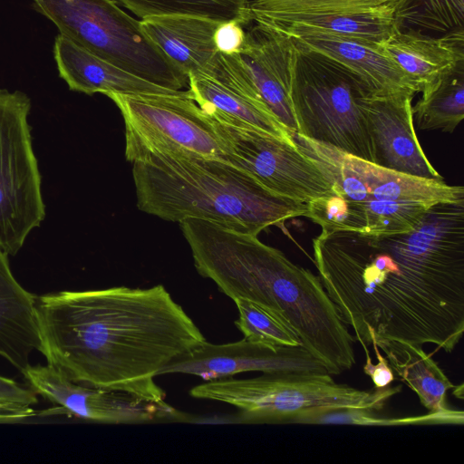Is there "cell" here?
I'll list each match as a JSON object with an SVG mask.
<instances>
[{
	"instance_id": "obj_1",
	"label": "cell",
	"mask_w": 464,
	"mask_h": 464,
	"mask_svg": "<svg viewBox=\"0 0 464 464\" xmlns=\"http://www.w3.org/2000/svg\"><path fill=\"white\" fill-rule=\"evenodd\" d=\"M318 276L365 353L381 341L451 353L464 333V200L439 203L411 231H322Z\"/></svg>"
},
{
	"instance_id": "obj_2",
	"label": "cell",
	"mask_w": 464,
	"mask_h": 464,
	"mask_svg": "<svg viewBox=\"0 0 464 464\" xmlns=\"http://www.w3.org/2000/svg\"><path fill=\"white\" fill-rule=\"evenodd\" d=\"M49 365L88 386L165 402L154 378L206 341L162 285L63 291L37 301Z\"/></svg>"
},
{
	"instance_id": "obj_3",
	"label": "cell",
	"mask_w": 464,
	"mask_h": 464,
	"mask_svg": "<svg viewBox=\"0 0 464 464\" xmlns=\"http://www.w3.org/2000/svg\"><path fill=\"white\" fill-rule=\"evenodd\" d=\"M179 226L200 276L233 301H250L280 317L330 375L353 368L355 337L319 276L257 236L197 218Z\"/></svg>"
},
{
	"instance_id": "obj_4",
	"label": "cell",
	"mask_w": 464,
	"mask_h": 464,
	"mask_svg": "<svg viewBox=\"0 0 464 464\" xmlns=\"http://www.w3.org/2000/svg\"><path fill=\"white\" fill-rule=\"evenodd\" d=\"M132 177L139 209L167 221L197 218L258 236L307 215L305 203L270 192L219 160L153 156L132 163Z\"/></svg>"
},
{
	"instance_id": "obj_5",
	"label": "cell",
	"mask_w": 464,
	"mask_h": 464,
	"mask_svg": "<svg viewBox=\"0 0 464 464\" xmlns=\"http://www.w3.org/2000/svg\"><path fill=\"white\" fill-rule=\"evenodd\" d=\"M369 94L372 93L352 71L295 43L290 100L296 133L372 162L362 109Z\"/></svg>"
},
{
	"instance_id": "obj_6",
	"label": "cell",
	"mask_w": 464,
	"mask_h": 464,
	"mask_svg": "<svg viewBox=\"0 0 464 464\" xmlns=\"http://www.w3.org/2000/svg\"><path fill=\"white\" fill-rule=\"evenodd\" d=\"M402 386L359 390L334 382L329 373H262L248 379L207 381L190 389L196 399L237 409L245 423L289 424L298 413L315 407H347L378 411Z\"/></svg>"
},
{
	"instance_id": "obj_7",
	"label": "cell",
	"mask_w": 464,
	"mask_h": 464,
	"mask_svg": "<svg viewBox=\"0 0 464 464\" xmlns=\"http://www.w3.org/2000/svg\"><path fill=\"white\" fill-rule=\"evenodd\" d=\"M60 34L93 54L150 82L172 91L188 87V76L141 29L140 20L113 0H32Z\"/></svg>"
},
{
	"instance_id": "obj_8",
	"label": "cell",
	"mask_w": 464,
	"mask_h": 464,
	"mask_svg": "<svg viewBox=\"0 0 464 464\" xmlns=\"http://www.w3.org/2000/svg\"><path fill=\"white\" fill-rule=\"evenodd\" d=\"M106 96L122 115L128 161L135 163L153 156L226 161V143L218 122L191 98L188 90L174 93L110 92Z\"/></svg>"
},
{
	"instance_id": "obj_9",
	"label": "cell",
	"mask_w": 464,
	"mask_h": 464,
	"mask_svg": "<svg viewBox=\"0 0 464 464\" xmlns=\"http://www.w3.org/2000/svg\"><path fill=\"white\" fill-rule=\"evenodd\" d=\"M30 98L0 90V250L14 256L45 218L28 116Z\"/></svg>"
},
{
	"instance_id": "obj_10",
	"label": "cell",
	"mask_w": 464,
	"mask_h": 464,
	"mask_svg": "<svg viewBox=\"0 0 464 464\" xmlns=\"http://www.w3.org/2000/svg\"><path fill=\"white\" fill-rule=\"evenodd\" d=\"M293 140L330 182L334 194L346 200L415 202L427 206L464 200L462 186L396 172L296 132Z\"/></svg>"
},
{
	"instance_id": "obj_11",
	"label": "cell",
	"mask_w": 464,
	"mask_h": 464,
	"mask_svg": "<svg viewBox=\"0 0 464 464\" xmlns=\"http://www.w3.org/2000/svg\"><path fill=\"white\" fill-rule=\"evenodd\" d=\"M218 126L226 143V161L270 192L305 204L334 194L330 182L295 143L219 122Z\"/></svg>"
},
{
	"instance_id": "obj_12",
	"label": "cell",
	"mask_w": 464,
	"mask_h": 464,
	"mask_svg": "<svg viewBox=\"0 0 464 464\" xmlns=\"http://www.w3.org/2000/svg\"><path fill=\"white\" fill-rule=\"evenodd\" d=\"M23 375L36 393L84 420L130 424L187 419L166 401H149L124 392L75 382L49 364L30 365Z\"/></svg>"
},
{
	"instance_id": "obj_13",
	"label": "cell",
	"mask_w": 464,
	"mask_h": 464,
	"mask_svg": "<svg viewBox=\"0 0 464 464\" xmlns=\"http://www.w3.org/2000/svg\"><path fill=\"white\" fill-rule=\"evenodd\" d=\"M246 372L262 373H328L324 364L303 345L279 346L240 341L198 347L166 365L160 375L185 373L212 381Z\"/></svg>"
},
{
	"instance_id": "obj_14",
	"label": "cell",
	"mask_w": 464,
	"mask_h": 464,
	"mask_svg": "<svg viewBox=\"0 0 464 464\" xmlns=\"http://www.w3.org/2000/svg\"><path fill=\"white\" fill-rule=\"evenodd\" d=\"M414 95L369 94L362 101L372 150V163L407 175L443 179L430 164L413 126Z\"/></svg>"
},
{
	"instance_id": "obj_15",
	"label": "cell",
	"mask_w": 464,
	"mask_h": 464,
	"mask_svg": "<svg viewBox=\"0 0 464 464\" xmlns=\"http://www.w3.org/2000/svg\"><path fill=\"white\" fill-rule=\"evenodd\" d=\"M268 25L285 33L298 45L343 65L359 76L373 95L408 93L415 96L420 92L418 85L383 52L382 45L298 24Z\"/></svg>"
},
{
	"instance_id": "obj_16",
	"label": "cell",
	"mask_w": 464,
	"mask_h": 464,
	"mask_svg": "<svg viewBox=\"0 0 464 464\" xmlns=\"http://www.w3.org/2000/svg\"><path fill=\"white\" fill-rule=\"evenodd\" d=\"M295 48V41L285 33L254 23L237 53L262 100L291 133L297 132L290 100Z\"/></svg>"
},
{
	"instance_id": "obj_17",
	"label": "cell",
	"mask_w": 464,
	"mask_h": 464,
	"mask_svg": "<svg viewBox=\"0 0 464 464\" xmlns=\"http://www.w3.org/2000/svg\"><path fill=\"white\" fill-rule=\"evenodd\" d=\"M188 76L191 98L213 120L295 143L292 133L259 96L223 84L203 72H190Z\"/></svg>"
},
{
	"instance_id": "obj_18",
	"label": "cell",
	"mask_w": 464,
	"mask_h": 464,
	"mask_svg": "<svg viewBox=\"0 0 464 464\" xmlns=\"http://www.w3.org/2000/svg\"><path fill=\"white\" fill-rule=\"evenodd\" d=\"M53 56L60 77L70 90L85 94L174 93L172 91L100 58L63 34L55 37Z\"/></svg>"
},
{
	"instance_id": "obj_19",
	"label": "cell",
	"mask_w": 464,
	"mask_h": 464,
	"mask_svg": "<svg viewBox=\"0 0 464 464\" xmlns=\"http://www.w3.org/2000/svg\"><path fill=\"white\" fill-rule=\"evenodd\" d=\"M382 48L420 92L464 61V31L433 37L397 28Z\"/></svg>"
},
{
	"instance_id": "obj_20",
	"label": "cell",
	"mask_w": 464,
	"mask_h": 464,
	"mask_svg": "<svg viewBox=\"0 0 464 464\" xmlns=\"http://www.w3.org/2000/svg\"><path fill=\"white\" fill-rule=\"evenodd\" d=\"M36 297L26 291L10 269L8 255L0 250V355L22 373L30 355L42 351Z\"/></svg>"
},
{
	"instance_id": "obj_21",
	"label": "cell",
	"mask_w": 464,
	"mask_h": 464,
	"mask_svg": "<svg viewBox=\"0 0 464 464\" xmlns=\"http://www.w3.org/2000/svg\"><path fill=\"white\" fill-rule=\"evenodd\" d=\"M140 22L147 37L187 75L203 70L218 53L214 33L219 22L191 15H158Z\"/></svg>"
},
{
	"instance_id": "obj_22",
	"label": "cell",
	"mask_w": 464,
	"mask_h": 464,
	"mask_svg": "<svg viewBox=\"0 0 464 464\" xmlns=\"http://www.w3.org/2000/svg\"><path fill=\"white\" fill-rule=\"evenodd\" d=\"M385 353L393 373L419 397L429 411L449 408L446 393L454 384L422 346L398 341L374 343Z\"/></svg>"
},
{
	"instance_id": "obj_23",
	"label": "cell",
	"mask_w": 464,
	"mask_h": 464,
	"mask_svg": "<svg viewBox=\"0 0 464 464\" xmlns=\"http://www.w3.org/2000/svg\"><path fill=\"white\" fill-rule=\"evenodd\" d=\"M420 92L412 107L418 128L453 132L464 118V61Z\"/></svg>"
},
{
	"instance_id": "obj_24",
	"label": "cell",
	"mask_w": 464,
	"mask_h": 464,
	"mask_svg": "<svg viewBox=\"0 0 464 464\" xmlns=\"http://www.w3.org/2000/svg\"><path fill=\"white\" fill-rule=\"evenodd\" d=\"M254 23L298 24L331 34L382 45L397 29L392 16L368 14H288L265 17Z\"/></svg>"
},
{
	"instance_id": "obj_25",
	"label": "cell",
	"mask_w": 464,
	"mask_h": 464,
	"mask_svg": "<svg viewBox=\"0 0 464 464\" xmlns=\"http://www.w3.org/2000/svg\"><path fill=\"white\" fill-rule=\"evenodd\" d=\"M464 411L447 408L423 415L380 417L374 411L347 407H315L291 419L289 424H334L362 426L463 425Z\"/></svg>"
},
{
	"instance_id": "obj_26",
	"label": "cell",
	"mask_w": 464,
	"mask_h": 464,
	"mask_svg": "<svg viewBox=\"0 0 464 464\" xmlns=\"http://www.w3.org/2000/svg\"><path fill=\"white\" fill-rule=\"evenodd\" d=\"M402 0H249L241 24L278 14L351 13L392 16Z\"/></svg>"
},
{
	"instance_id": "obj_27",
	"label": "cell",
	"mask_w": 464,
	"mask_h": 464,
	"mask_svg": "<svg viewBox=\"0 0 464 464\" xmlns=\"http://www.w3.org/2000/svg\"><path fill=\"white\" fill-rule=\"evenodd\" d=\"M393 18L399 30L442 35L464 31V0H402Z\"/></svg>"
},
{
	"instance_id": "obj_28",
	"label": "cell",
	"mask_w": 464,
	"mask_h": 464,
	"mask_svg": "<svg viewBox=\"0 0 464 464\" xmlns=\"http://www.w3.org/2000/svg\"><path fill=\"white\" fill-rule=\"evenodd\" d=\"M140 19L158 15H191L241 24L249 0H117Z\"/></svg>"
},
{
	"instance_id": "obj_29",
	"label": "cell",
	"mask_w": 464,
	"mask_h": 464,
	"mask_svg": "<svg viewBox=\"0 0 464 464\" xmlns=\"http://www.w3.org/2000/svg\"><path fill=\"white\" fill-rule=\"evenodd\" d=\"M234 302L238 310L235 324L245 339L272 347L302 345L295 331L276 314L247 300Z\"/></svg>"
},
{
	"instance_id": "obj_30",
	"label": "cell",
	"mask_w": 464,
	"mask_h": 464,
	"mask_svg": "<svg viewBox=\"0 0 464 464\" xmlns=\"http://www.w3.org/2000/svg\"><path fill=\"white\" fill-rule=\"evenodd\" d=\"M246 32L236 19L220 22L214 33V44L217 51L224 54H235L241 49Z\"/></svg>"
},
{
	"instance_id": "obj_31",
	"label": "cell",
	"mask_w": 464,
	"mask_h": 464,
	"mask_svg": "<svg viewBox=\"0 0 464 464\" xmlns=\"http://www.w3.org/2000/svg\"><path fill=\"white\" fill-rule=\"evenodd\" d=\"M36 402L34 390L24 388L13 380L0 376V404L31 409Z\"/></svg>"
},
{
	"instance_id": "obj_32",
	"label": "cell",
	"mask_w": 464,
	"mask_h": 464,
	"mask_svg": "<svg viewBox=\"0 0 464 464\" xmlns=\"http://www.w3.org/2000/svg\"><path fill=\"white\" fill-rule=\"evenodd\" d=\"M372 346L377 358V363H372L370 353H365L366 362L362 369L364 373L372 379L375 388H385L395 380V375L376 343H372Z\"/></svg>"
},
{
	"instance_id": "obj_33",
	"label": "cell",
	"mask_w": 464,
	"mask_h": 464,
	"mask_svg": "<svg viewBox=\"0 0 464 464\" xmlns=\"http://www.w3.org/2000/svg\"><path fill=\"white\" fill-rule=\"evenodd\" d=\"M34 414L32 409H22L0 404V421L23 419Z\"/></svg>"
},
{
	"instance_id": "obj_34",
	"label": "cell",
	"mask_w": 464,
	"mask_h": 464,
	"mask_svg": "<svg viewBox=\"0 0 464 464\" xmlns=\"http://www.w3.org/2000/svg\"><path fill=\"white\" fill-rule=\"evenodd\" d=\"M454 388L456 389L453 392L454 396L459 400H462L463 399V384H460L459 386H457V387L454 386Z\"/></svg>"
}]
</instances>
